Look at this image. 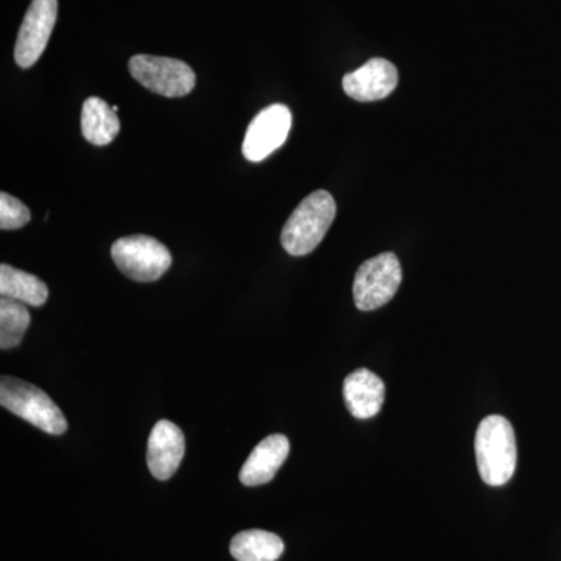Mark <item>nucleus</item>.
Returning a JSON list of instances; mask_svg holds the SVG:
<instances>
[{
    "label": "nucleus",
    "mask_w": 561,
    "mask_h": 561,
    "mask_svg": "<svg viewBox=\"0 0 561 561\" xmlns=\"http://www.w3.org/2000/svg\"><path fill=\"white\" fill-rule=\"evenodd\" d=\"M476 460L482 481L486 485H505L516 470L518 448L511 421L490 415L479 424L474 440Z\"/></svg>",
    "instance_id": "nucleus-1"
},
{
    "label": "nucleus",
    "mask_w": 561,
    "mask_h": 561,
    "mask_svg": "<svg viewBox=\"0 0 561 561\" xmlns=\"http://www.w3.org/2000/svg\"><path fill=\"white\" fill-rule=\"evenodd\" d=\"M335 213L337 206L330 192H312L284 225L280 232L284 250L291 256H306L312 253L330 230Z\"/></svg>",
    "instance_id": "nucleus-2"
},
{
    "label": "nucleus",
    "mask_w": 561,
    "mask_h": 561,
    "mask_svg": "<svg viewBox=\"0 0 561 561\" xmlns=\"http://www.w3.org/2000/svg\"><path fill=\"white\" fill-rule=\"evenodd\" d=\"M0 404L7 411L50 435H61L68 421L46 391L21 379L3 376L0 381Z\"/></svg>",
    "instance_id": "nucleus-3"
},
{
    "label": "nucleus",
    "mask_w": 561,
    "mask_h": 561,
    "mask_svg": "<svg viewBox=\"0 0 561 561\" xmlns=\"http://www.w3.org/2000/svg\"><path fill=\"white\" fill-rule=\"evenodd\" d=\"M111 257L125 276L138 283H153L171 268L168 247L150 236H127L111 247Z\"/></svg>",
    "instance_id": "nucleus-4"
},
{
    "label": "nucleus",
    "mask_w": 561,
    "mask_h": 561,
    "mask_svg": "<svg viewBox=\"0 0 561 561\" xmlns=\"http://www.w3.org/2000/svg\"><path fill=\"white\" fill-rule=\"evenodd\" d=\"M402 280L400 260L394 253H382L360 265L354 276V305L368 312L382 308L397 295Z\"/></svg>",
    "instance_id": "nucleus-5"
},
{
    "label": "nucleus",
    "mask_w": 561,
    "mask_h": 561,
    "mask_svg": "<svg viewBox=\"0 0 561 561\" xmlns=\"http://www.w3.org/2000/svg\"><path fill=\"white\" fill-rule=\"evenodd\" d=\"M128 69L133 79L144 88L164 98H184L195 87L194 70L175 58L135 55L128 62Z\"/></svg>",
    "instance_id": "nucleus-6"
},
{
    "label": "nucleus",
    "mask_w": 561,
    "mask_h": 561,
    "mask_svg": "<svg viewBox=\"0 0 561 561\" xmlns=\"http://www.w3.org/2000/svg\"><path fill=\"white\" fill-rule=\"evenodd\" d=\"M291 128V113L283 103H273L250 122L242 153L250 162L271 157L287 140Z\"/></svg>",
    "instance_id": "nucleus-7"
},
{
    "label": "nucleus",
    "mask_w": 561,
    "mask_h": 561,
    "mask_svg": "<svg viewBox=\"0 0 561 561\" xmlns=\"http://www.w3.org/2000/svg\"><path fill=\"white\" fill-rule=\"evenodd\" d=\"M58 0H33L14 47V60L22 69L32 68L46 50L57 24Z\"/></svg>",
    "instance_id": "nucleus-8"
},
{
    "label": "nucleus",
    "mask_w": 561,
    "mask_h": 561,
    "mask_svg": "<svg viewBox=\"0 0 561 561\" xmlns=\"http://www.w3.org/2000/svg\"><path fill=\"white\" fill-rule=\"evenodd\" d=\"M343 91L357 102H376L397 90L398 70L393 62L371 58L359 69L343 77Z\"/></svg>",
    "instance_id": "nucleus-9"
},
{
    "label": "nucleus",
    "mask_w": 561,
    "mask_h": 561,
    "mask_svg": "<svg viewBox=\"0 0 561 561\" xmlns=\"http://www.w3.org/2000/svg\"><path fill=\"white\" fill-rule=\"evenodd\" d=\"M186 451L184 435L172 421L161 420L154 424L147 443V467L158 481H168L179 470Z\"/></svg>",
    "instance_id": "nucleus-10"
},
{
    "label": "nucleus",
    "mask_w": 561,
    "mask_h": 561,
    "mask_svg": "<svg viewBox=\"0 0 561 561\" xmlns=\"http://www.w3.org/2000/svg\"><path fill=\"white\" fill-rule=\"evenodd\" d=\"M289 451L290 443L286 435H268L251 451L239 479L245 486H260L273 481Z\"/></svg>",
    "instance_id": "nucleus-11"
},
{
    "label": "nucleus",
    "mask_w": 561,
    "mask_h": 561,
    "mask_svg": "<svg viewBox=\"0 0 561 561\" xmlns=\"http://www.w3.org/2000/svg\"><path fill=\"white\" fill-rule=\"evenodd\" d=\"M343 398L354 419L368 420L381 412L386 386L375 373L360 368L343 382Z\"/></svg>",
    "instance_id": "nucleus-12"
},
{
    "label": "nucleus",
    "mask_w": 561,
    "mask_h": 561,
    "mask_svg": "<svg viewBox=\"0 0 561 561\" xmlns=\"http://www.w3.org/2000/svg\"><path fill=\"white\" fill-rule=\"evenodd\" d=\"M121 131L116 111L101 98H90L81 108V133L92 146H108Z\"/></svg>",
    "instance_id": "nucleus-13"
},
{
    "label": "nucleus",
    "mask_w": 561,
    "mask_h": 561,
    "mask_svg": "<svg viewBox=\"0 0 561 561\" xmlns=\"http://www.w3.org/2000/svg\"><path fill=\"white\" fill-rule=\"evenodd\" d=\"M0 295L3 298L39 308L46 305L49 289L38 276L11 267L9 264H2L0 265Z\"/></svg>",
    "instance_id": "nucleus-14"
},
{
    "label": "nucleus",
    "mask_w": 561,
    "mask_h": 561,
    "mask_svg": "<svg viewBox=\"0 0 561 561\" xmlns=\"http://www.w3.org/2000/svg\"><path fill=\"white\" fill-rule=\"evenodd\" d=\"M230 551L238 561H276L284 553V542L272 531L243 530L232 538Z\"/></svg>",
    "instance_id": "nucleus-15"
},
{
    "label": "nucleus",
    "mask_w": 561,
    "mask_h": 561,
    "mask_svg": "<svg viewBox=\"0 0 561 561\" xmlns=\"http://www.w3.org/2000/svg\"><path fill=\"white\" fill-rule=\"evenodd\" d=\"M31 312L27 305L11 298L0 300V348H16L31 327Z\"/></svg>",
    "instance_id": "nucleus-16"
},
{
    "label": "nucleus",
    "mask_w": 561,
    "mask_h": 561,
    "mask_svg": "<svg viewBox=\"0 0 561 561\" xmlns=\"http://www.w3.org/2000/svg\"><path fill=\"white\" fill-rule=\"evenodd\" d=\"M32 219L31 209L13 195L0 194V228L5 231L20 230Z\"/></svg>",
    "instance_id": "nucleus-17"
}]
</instances>
